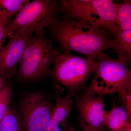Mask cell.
I'll return each mask as SVG.
<instances>
[{
  "label": "cell",
  "mask_w": 131,
  "mask_h": 131,
  "mask_svg": "<svg viewBox=\"0 0 131 131\" xmlns=\"http://www.w3.org/2000/svg\"><path fill=\"white\" fill-rule=\"evenodd\" d=\"M131 117L126 108L117 106L113 100L112 108L106 112L104 125L112 131H124L131 123Z\"/></svg>",
  "instance_id": "8fae6325"
},
{
  "label": "cell",
  "mask_w": 131,
  "mask_h": 131,
  "mask_svg": "<svg viewBox=\"0 0 131 131\" xmlns=\"http://www.w3.org/2000/svg\"><path fill=\"white\" fill-rule=\"evenodd\" d=\"M58 2L53 0H35L26 4L5 27V39L16 31L44 32L56 17Z\"/></svg>",
  "instance_id": "8992f818"
},
{
  "label": "cell",
  "mask_w": 131,
  "mask_h": 131,
  "mask_svg": "<svg viewBox=\"0 0 131 131\" xmlns=\"http://www.w3.org/2000/svg\"><path fill=\"white\" fill-rule=\"evenodd\" d=\"M96 59L94 75L87 90L103 97L131 93V72L125 62L105 52L99 53Z\"/></svg>",
  "instance_id": "7a4b0ae2"
},
{
  "label": "cell",
  "mask_w": 131,
  "mask_h": 131,
  "mask_svg": "<svg viewBox=\"0 0 131 131\" xmlns=\"http://www.w3.org/2000/svg\"><path fill=\"white\" fill-rule=\"evenodd\" d=\"M54 64L50 74L66 88L69 95L76 98L86 88V83L96 67L94 60L65 53L59 54Z\"/></svg>",
  "instance_id": "5b68a950"
},
{
  "label": "cell",
  "mask_w": 131,
  "mask_h": 131,
  "mask_svg": "<svg viewBox=\"0 0 131 131\" xmlns=\"http://www.w3.org/2000/svg\"><path fill=\"white\" fill-rule=\"evenodd\" d=\"M19 106L24 131H46L55 106L50 98L33 92L21 99Z\"/></svg>",
  "instance_id": "52a82bcc"
},
{
  "label": "cell",
  "mask_w": 131,
  "mask_h": 131,
  "mask_svg": "<svg viewBox=\"0 0 131 131\" xmlns=\"http://www.w3.org/2000/svg\"><path fill=\"white\" fill-rule=\"evenodd\" d=\"M30 2L28 0H0V9L5 12L12 20L13 17Z\"/></svg>",
  "instance_id": "9a60e30c"
},
{
  "label": "cell",
  "mask_w": 131,
  "mask_h": 131,
  "mask_svg": "<svg viewBox=\"0 0 131 131\" xmlns=\"http://www.w3.org/2000/svg\"><path fill=\"white\" fill-rule=\"evenodd\" d=\"M8 82L0 75V94H1V91H2L3 87L5 86V84Z\"/></svg>",
  "instance_id": "ac0fdd59"
},
{
  "label": "cell",
  "mask_w": 131,
  "mask_h": 131,
  "mask_svg": "<svg viewBox=\"0 0 131 131\" xmlns=\"http://www.w3.org/2000/svg\"><path fill=\"white\" fill-rule=\"evenodd\" d=\"M116 25L119 31L131 30V1L117 3Z\"/></svg>",
  "instance_id": "4fadbf2b"
},
{
  "label": "cell",
  "mask_w": 131,
  "mask_h": 131,
  "mask_svg": "<svg viewBox=\"0 0 131 131\" xmlns=\"http://www.w3.org/2000/svg\"><path fill=\"white\" fill-rule=\"evenodd\" d=\"M117 9V3L111 0H63L59 3L58 12L113 34L118 30Z\"/></svg>",
  "instance_id": "3957f363"
},
{
  "label": "cell",
  "mask_w": 131,
  "mask_h": 131,
  "mask_svg": "<svg viewBox=\"0 0 131 131\" xmlns=\"http://www.w3.org/2000/svg\"><path fill=\"white\" fill-rule=\"evenodd\" d=\"M112 35V49L118 55V58L124 61L128 66L131 59V30H117Z\"/></svg>",
  "instance_id": "7c38bea8"
},
{
  "label": "cell",
  "mask_w": 131,
  "mask_h": 131,
  "mask_svg": "<svg viewBox=\"0 0 131 131\" xmlns=\"http://www.w3.org/2000/svg\"><path fill=\"white\" fill-rule=\"evenodd\" d=\"M60 52L44 32L32 36L19 64L18 75L21 80L33 81L50 74L51 66Z\"/></svg>",
  "instance_id": "277c9868"
},
{
  "label": "cell",
  "mask_w": 131,
  "mask_h": 131,
  "mask_svg": "<svg viewBox=\"0 0 131 131\" xmlns=\"http://www.w3.org/2000/svg\"><path fill=\"white\" fill-rule=\"evenodd\" d=\"M33 34L16 31L0 50V75L7 82L15 74L24 51Z\"/></svg>",
  "instance_id": "ba28073f"
},
{
  "label": "cell",
  "mask_w": 131,
  "mask_h": 131,
  "mask_svg": "<svg viewBox=\"0 0 131 131\" xmlns=\"http://www.w3.org/2000/svg\"><path fill=\"white\" fill-rule=\"evenodd\" d=\"M68 131H78L76 129H73V128H69Z\"/></svg>",
  "instance_id": "ffe728a7"
},
{
  "label": "cell",
  "mask_w": 131,
  "mask_h": 131,
  "mask_svg": "<svg viewBox=\"0 0 131 131\" xmlns=\"http://www.w3.org/2000/svg\"><path fill=\"white\" fill-rule=\"evenodd\" d=\"M75 105L81 119L91 128L103 131L106 112L103 96L85 89L81 95L77 97Z\"/></svg>",
  "instance_id": "9c48e42d"
},
{
  "label": "cell",
  "mask_w": 131,
  "mask_h": 131,
  "mask_svg": "<svg viewBox=\"0 0 131 131\" xmlns=\"http://www.w3.org/2000/svg\"><path fill=\"white\" fill-rule=\"evenodd\" d=\"M56 104L46 131H65L67 122L72 113L73 102L69 95L56 96Z\"/></svg>",
  "instance_id": "30bf717a"
},
{
  "label": "cell",
  "mask_w": 131,
  "mask_h": 131,
  "mask_svg": "<svg viewBox=\"0 0 131 131\" xmlns=\"http://www.w3.org/2000/svg\"><path fill=\"white\" fill-rule=\"evenodd\" d=\"M124 131H131V123L129 124L127 127L126 129Z\"/></svg>",
  "instance_id": "d6986e66"
},
{
  "label": "cell",
  "mask_w": 131,
  "mask_h": 131,
  "mask_svg": "<svg viewBox=\"0 0 131 131\" xmlns=\"http://www.w3.org/2000/svg\"><path fill=\"white\" fill-rule=\"evenodd\" d=\"M52 38L64 50L65 54L75 51L95 61L99 53L112 49L109 32L86 21L63 16L56 17L49 26Z\"/></svg>",
  "instance_id": "6da1fadb"
},
{
  "label": "cell",
  "mask_w": 131,
  "mask_h": 131,
  "mask_svg": "<svg viewBox=\"0 0 131 131\" xmlns=\"http://www.w3.org/2000/svg\"><path fill=\"white\" fill-rule=\"evenodd\" d=\"M13 96L12 84L7 82L3 87L0 94V122L7 112Z\"/></svg>",
  "instance_id": "2e32d148"
},
{
  "label": "cell",
  "mask_w": 131,
  "mask_h": 131,
  "mask_svg": "<svg viewBox=\"0 0 131 131\" xmlns=\"http://www.w3.org/2000/svg\"><path fill=\"white\" fill-rule=\"evenodd\" d=\"M0 131H24L19 114L13 108H8L0 122Z\"/></svg>",
  "instance_id": "5bb4252c"
},
{
  "label": "cell",
  "mask_w": 131,
  "mask_h": 131,
  "mask_svg": "<svg viewBox=\"0 0 131 131\" xmlns=\"http://www.w3.org/2000/svg\"><path fill=\"white\" fill-rule=\"evenodd\" d=\"M79 123L80 127L83 131H103L93 129L89 126L85 122L79 118Z\"/></svg>",
  "instance_id": "e0dca14e"
},
{
  "label": "cell",
  "mask_w": 131,
  "mask_h": 131,
  "mask_svg": "<svg viewBox=\"0 0 131 131\" xmlns=\"http://www.w3.org/2000/svg\"><path fill=\"white\" fill-rule=\"evenodd\" d=\"M69 128H68V129H66V130L65 131H68V129H69Z\"/></svg>",
  "instance_id": "44dd1931"
}]
</instances>
